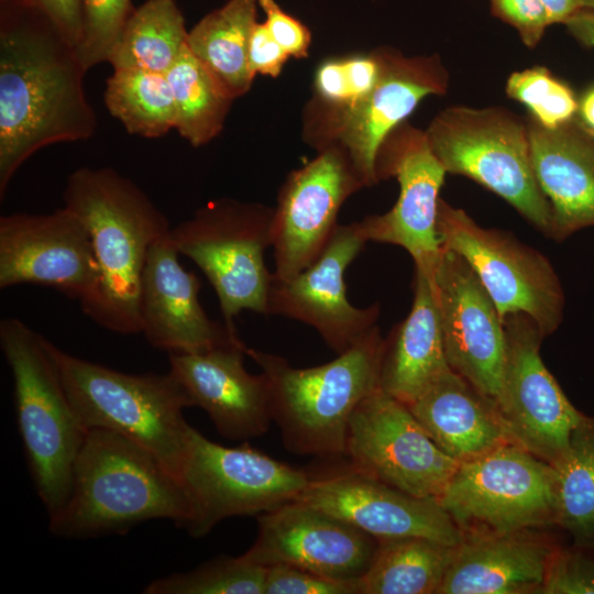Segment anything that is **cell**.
Listing matches in <instances>:
<instances>
[{"label": "cell", "mask_w": 594, "mask_h": 594, "mask_svg": "<svg viewBox=\"0 0 594 594\" xmlns=\"http://www.w3.org/2000/svg\"><path fill=\"white\" fill-rule=\"evenodd\" d=\"M0 25V199L38 150L90 139L97 118L86 68L73 46L40 12L4 2Z\"/></svg>", "instance_id": "obj_1"}, {"label": "cell", "mask_w": 594, "mask_h": 594, "mask_svg": "<svg viewBox=\"0 0 594 594\" xmlns=\"http://www.w3.org/2000/svg\"><path fill=\"white\" fill-rule=\"evenodd\" d=\"M63 200L87 229L99 266L96 289L79 302L82 312L111 332L141 333L143 271L151 245L172 228L166 216L110 167L74 170Z\"/></svg>", "instance_id": "obj_2"}, {"label": "cell", "mask_w": 594, "mask_h": 594, "mask_svg": "<svg viewBox=\"0 0 594 594\" xmlns=\"http://www.w3.org/2000/svg\"><path fill=\"white\" fill-rule=\"evenodd\" d=\"M189 516L180 481L154 454L119 433L89 429L68 498L48 528L57 537L91 538L125 534L152 519L185 528Z\"/></svg>", "instance_id": "obj_3"}, {"label": "cell", "mask_w": 594, "mask_h": 594, "mask_svg": "<svg viewBox=\"0 0 594 594\" xmlns=\"http://www.w3.org/2000/svg\"><path fill=\"white\" fill-rule=\"evenodd\" d=\"M384 339L376 326L322 365L294 367L272 353L248 348L266 376L273 422L286 450L301 455H344L350 417L378 388Z\"/></svg>", "instance_id": "obj_4"}, {"label": "cell", "mask_w": 594, "mask_h": 594, "mask_svg": "<svg viewBox=\"0 0 594 594\" xmlns=\"http://www.w3.org/2000/svg\"><path fill=\"white\" fill-rule=\"evenodd\" d=\"M13 380L18 427L36 492L48 516L66 503L88 430L67 395L50 341L18 318L0 322Z\"/></svg>", "instance_id": "obj_5"}, {"label": "cell", "mask_w": 594, "mask_h": 594, "mask_svg": "<svg viewBox=\"0 0 594 594\" xmlns=\"http://www.w3.org/2000/svg\"><path fill=\"white\" fill-rule=\"evenodd\" d=\"M50 349L87 430L119 433L179 476L191 427L183 414L190 403L169 372L128 374L72 355L51 341Z\"/></svg>", "instance_id": "obj_6"}, {"label": "cell", "mask_w": 594, "mask_h": 594, "mask_svg": "<svg viewBox=\"0 0 594 594\" xmlns=\"http://www.w3.org/2000/svg\"><path fill=\"white\" fill-rule=\"evenodd\" d=\"M425 132L447 174L465 176L496 194L552 238V211L535 177L526 119L504 107L452 106Z\"/></svg>", "instance_id": "obj_7"}, {"label": "cell", "mask_w": 594, "mask_h": 594, "mask_svg": "<svg viewBox=\"0 0 594 594\" xmlns=\"http://www.w3.org/2000/svg\"><path fill=\"white\" fill-rule=\"evenodd\" d=\"M274 208L219 198L172 227L179 255L190 258L210 282L224 323L234 327L242 310L267 315L272 275L264 252L273 242Z\"/></svg>", "instance_id": "obj_8"}, {"label": "cell", "mask_w": 594, "mask_h": 594, "mask_svg": "<svg viewBox=\"0 0 594 594\" xmlns=\"http://www.w3.org/2000/svg\"><path fill=\"white\" fill-rule=\"evenodd\" d=\"M437 502L462 539L557 528L554 469L514 442L459 463Z\"/></svg>", "instance_id": "obj_9"}, {"label": "cell", "mask_w": 594, "mask_h": 594, "mask_svg": "<svg viewBox=\"0 0 594 594\" xmlns=\"http://www.w3.org/2000/svg\"><path fill=\"white\" fill-rule=\"evenodd\" d=\"M178 479L190 508L184 529L201 538L227 518L261 515L294 501L311 475L248 443L224 447L190 427Z\"/></svg>", "instance_id": "obj_10"}, {"label": "cell", "mask_w": 594, "mask_h": 594, "mask_svg": "<svg viewBox=\"0 0 594 594\" xmlns=\"http://www.w3.org/2000/svg\"><path fill=\"white\" fill-rule=\"evenodd\" d=\"M437 231L441 244L461 255L506 315L529 316L544 337L563 319L564 293L550 261L508 232L476 223L463 209L439 200Z\"/></svg>", "instance_id": "obj_11"}, {"label": "cell", "mask_w": 594, "mask_h": 594, "mask_svg": "<svg viewBox=\"0 0 594 594\" xmlns=\"http://www.w3.org/2000/svg\"><path fill=\"white\" fill-rule=\"evenodd\" d=\"M381 75L373 90L354 108L311 124L304 140L317 151L338 145L365 187L378 183L376 160L386 138L428 96L446 95L450 75L438 54L407 56L392 47L376 48Z\"/></svg>", "instance_id": "obj_12"}, {"label": "cell", "mask_w": 594, "mask_h": 594, "mask_svg": "<svg viewBox=\"0 0 594 594\" xmlns=\"http://www.w3.org/2000/svg\"><path fill=\"white\" fill-rule=\"evenodd\" d=\"M344 455L364 475L435 499L459 465L432 441L407 405L380 388L353 410Z\"/></svg>", "instance_id": "obj_13"}, {"label": "cell", "mask_w": 594, "mask_h": 594, "mask_svg": "<svg viewBox=\"0 0 594 594\" xmlns=\"http://www.w3.org/2000/svg\"><path fill=\"white\" fill-rule=\"evenodd\" d=\"M376 174L378 182L395 177L399 194L391 210L361 221L367 241L405 249L415 270L432 277L442 252L437 215L447 172L432 152L425 130L407 121L398 125L380 148Z\"/></svg>", "instance_id": "obj_14"}, {"label": "cell", "mask_w": 594, "mask_h": 594, "mask_svg": "<svg viewBox=\"0 0 594 594\" xmlns=\"http://www.w3.org/2000/svg\"><path fill=\"white\" fill-rule=\"evenodd\" d=\"M507 354L499 413L514 440L553 465L585 414L568 399L540 356L546 338L527 315L503 318Z\"/></svg>", "instance_id": "obj_15"}, {"label": "cell", "mask_w": 594, "mask_h": 594, "mask_svg": "<svg viewBox=\"0 0 594 594\" xmlns=\"http://www.w3.org/2000/svg\"><path fill=\"white\" fill-rule=\"evenodd\" d=\"M431 279L448 365L498 408L507 342L493 299L468 262L443 245Z\"/></svg>", "instance_id": "obj_16"}, {"label": "cell", "mask_w": 594, "mask_h": 594, "mask_svg": "<svg viewBox=\"0 0 594 594\" xmlns=\"http://www.w3.org/2000/svg\"><path fill=\"white\" fill-rule=\"evenodd\" d=\"M363 187L338 145L322 147L314 160L290 172L274 207L273 275L288 279L312 264L339 224L341 206Z\"/></svg>", "instance_id": "obj_17"}, {"label": "cell", "mask_w": 594, "mask_h": 594, "mask_svg": "<svg viewBox=\"0 0 594 594\" xmlns=\"http://www.w3.org/2000/svg\"><path fill=\"white\" fill-rule=\"evenodd\" d=\"M99 266L81 220L67 207L0 217V288L43 285L77 299L96 289Z\"/></svg>", "instance_id": "obj_18"}, {"label": "cell", "mask_w": 594, "mask_h": 594, "mask_svg": "<svg viewBox=\"0 0 594 594\" xmlns=\"http://www.w3.org/2000/svg\"><path fill=\"white\" fill-rule=\"evenodd\" d=\"M366 242L361 221L338 224L307 268L288 279L272 275L267 315L312 327L337 354L350 349L376 327L380 316L377 304L358 308L345 294L344 272Z\"/></svg>", "instance_id": "obj_19"}, {"label": "cell", "mask_w": 594, "mask_h": 594, "mask_svg": "<svg viewBox=\"0 0 594 594\" xmlns=\"http://www.w3.org/2000/svg\"><path fill=\"white\" fill-rule=\"evenodd\" d=\"M377 547L375 537L294 499L258 515L256 538L240 557L263 566L287 564L356 582L369 570Z\"/></svg>", "instance_id": "obj_20"}, {"label": "cell", "mask_w": 594, "mask_h": 594, "mask_svg": "<svg viewBox=\"0 0 594 594\" xmlns=\"http://www.w3.org/2000/svg\"><path fill=\"white\" fill-rule=\"evenodd\" d=\"M376 539L425 537L459 544L462 536L435 498L417 497L355 471L312 476L295 498Z\"/></svg>", "instance_id": "obj_21"}, {"label": "cell", "mask_w": 594, "mask_h": 594, "mask_svg": "<svg viewBox=\"0 0 594 594\" xmlns=\"http://www.w3.org/2000/svg\"><path fill=\"white\" fill-rule=\"evenodd\" d=\"M178 256L169 232L148 250L141 284V333L152 346L168 354L242 342L237 329L208 317L199 301L201 283L184 268Z\"/></svg>", "instance_id": "obj_22"}, {"label": "cell", "mask_w": 594, "mask_h": 594, "mask_svg": "<svg viewBox=\"0 0 594 594\" xmlns=\"http://www.w3.org/2000/svg\"><path fill=\"white\" fill-rule=\"evenodd\" d=\"M242 342L197 353H169V373L180 384L190 407L206 411L217 431L230 440H249L273 422L266 376L244 366Z\"/></svg>", "instance_id": "obj_23"}, {"label": "cell", "mask_w": 594, "mask_h": 594, "mask_svg": "<svg viewBox=\"0 0 594 594\" xmlns=\"http://www.w3.org/2000/svg\"><path fill=\"white\" fill-rule=\"evenodd\" d=\"M552 529L463 538L437 594H541L551 559L564 541Z\"/></svg>", "instance_id": "obj_24"}, {"label": "cell", "mask_w": 594, "mask_h": 594, "mask_svg": "<svg viewBox=\"0 0 594 594\" xmlns=\"http://www.w3.org/2000/svg\"><path fill=\"white\" fill-rule=\"evenodd\" d=\"M574 119L556 128L526 119L535 177L550 204L557 241L594 227V133Z\"/></svg>", "instance_id": "obj_25"}, {"label": "cell", "mask_w": 594, "mask_h": 594, "mask_svg": "<svg viewBox=\"0 0 594 594\" xmlns=\"http://www.w3.org/2000/svg\"><path fill=\"white\" fill-rule=\"evenodd\" d=\"M407 406L432 441L459 463L517 443L497 406L451 369Z\"/></svg>", "instance_id": "obj_26"}, {"label": "cell", "mask_w": 594, "mask_h": 594, "mask_svg": "<svg viewBox=\"0 0 594 594\" xmlns=\"http://www.w3.org/2000/svg\"><path fill=\"white\" fill-rule=\"evenodd\" d=\"M448 369L432 279L415 270L410 311L384 339L378 388L409 405Z\"/></svg>", "instance_id": "obj_27"}, {"label": "cell", "mask_w": 594, "mask_h": 594, "mask_svg": "<svg viewBox=\"0 0 594 594\" xmlns=\"http://www.w3.org/2000/svg\"><path fill=\"white\" fill-rule=\"evenodd\" d=\"M257 0H228L188 31L187 46L218 88L234 100L252 87L249 42L256 24Z\"/></svg>", "instance_id": "obj_28"}, {"label": "cell", "mask_w": 594, "mask_h": 594, "mask_svg": "<svg viewBox=\"0 0 594 594\" xmlns=\"http://www.w3.org/2000/svg\"><path fill=\"white\" fill-rule=\"evenodd\" d=\"M458 546L416 536L380 539L360 594H437Z\"/></svg>", "instance_id": "obj_29"}, {"label": "cell", "mask_w": 594, "mask_h": 594, "mask_svg": "<svg viewBox=\"0 0 594 594\" xmlns=\"http://www.w3.org/2000/svg\"><path fill=\"white\" fill-rule=\"evenodd\" d=\"M188 31L175 0H146L134 9L108 63L166 74L187 47Z\"/></svg>", "instance_id": "obj_30"}, {"label": "cell", "mask_w": 594, "mask_h": 594, "mask_svg": "<svg viewBox=\"0 0 594 594\" xmlns=\"http://www.w3.org/2000/svg\"><path fill=\"white\" fill-rule=\"evenodd\" d=\"M552 466L557 528L566 542L594 546V416L584 415Z\"/></svg>", "instance_id": "obj_31"}, {"label": "cell", "mask_w": 594, "mask_h": 594, "mask_svg": "<svg viewBox=\"0 0 594 594\" xmlns=\"http://www.w3.org/2000/svg\"><path fill=\"white\" fill-rule=\"evenodd\" d=\"M103 98L108 112L132 135L156 139L175 129V102L166 74L113 69Z\"/></svg>", "instance_id": "obj_32"}, {"label": "cell", "mask_w": 594, "mask_h": 594, "mask_svg": "<svg viewBox=\"0 0 594 594\" xmlns=\"http://www.w3.org/2000/svg\"><path fill=\"white\" fill-rule=\"evenodd\" d=\"M166 76L174 97L178 134L194 147L217 138L234 100L222 94L188 46Z\"/></svg>", "instance_id": "obj_33"}, {"label": "cell", "mask_w": 594, "mask_h": 594, "mask_svg": "<svg viewBox=\"0 0 594 594\" xmlns=\"http://www.w3.org/2000/svg\"><path fill=\"white\" fill-rule=\"evenodd\" d=\"M381 75L377 50L366 54L329 57L316 68L312 98L304 111V124L342 114L361 102Z\"/></svg>", "instance_id": "obj_34"}, {"label": "cell", "mask_w": 594, "mask_h": 594, "mask_svg": "<svg viewBox=\"0 0 594 594\" xmlns=\"http://www.w3.org/2000/svg\"><path fill=\"white\" fill-rule=\"evenodd\" d=\"M267 566L220 556L148 583L145 594H264Z\"/></svg>", "instance_id": "obj_35"}, {"label": "cell", "mask_w": 594, "mask_h": 594, "mask_svg": "<svg viewBox=\"0 0 594 594\" xmlns=\"http://www.w3.org/2000/svg\"><path fill=\"white\" fill-rule=\"evenodd\" d=\"M505 91L546 128L566 123L579 111L572 89L544 66L535 65L512 73L506 80Z\"/></svg>", "instance_id": "obj_36"}, {"label": "cell", "mask_w": 594, "mask_h": 594, "mask_svg": "<svg viewBox=\"0 0 594 594\" xmlns=\"http://www.w3.org/2000/svg\"><path fill=\"white\" fill-rule=\"evenodd\" d=\"M82 35L76 47L86 70L109 61L134 8L131 0H81Z\"/></svg>", "instance_id": "obj_37"}, {"label": "cell", "mask_w": 594, "mask_h": 594, "mask_svg": "<svg viewBox=\"0 0 594 594\" xmlns=\"http://www.w3.org/2000/svg\"><path fill=\"white\" fill-rule=\"evenodd\" d=\"M541 594H594V546L561 542Z\"/></svg>", "instance_id": "obj_38"}, {"label": "cell", "mask_w": 594, "mask_h": 594, "mask_svg": "<svg viewBox=\"0 0 594 594\" xmlns=\"http://www.w3.org/2000/svg\"><path fill=\"white\" fill-rule=\"evenodd\" d=\"M264 594H360L359 581L329 579L287 564L267 566Z\"/></svg>", "instance_id": "obj_39"}, {"label": "cell", "mask_w": 594, "mask_h": 594, "mask_svg": "<svg viewBox=\"0 0 594 594\" xmlns=\"http://www.w3.org/2000/svg\"><path fill=\"white\" fill-rule=\"evenodd\" d=\"M494 16L510 25L528 48H535L550 25L540 0H490Z\"/></svg>", "instance_id": "obj_40"}, {"label": "cell", "mask_w": 594, "mask_h": 594, "mask_svg": "<svg viewBox=\"0 0 594 594\" xmlns=\"http://www.w3.org/2000/svg\"><path fill=\"white\" fill-rule=\"evenodd\" d=\"M257 3L265 14L264 24L270 34L289 57H308L311 43L309 29L282 9L275 0H257Z\"/></svg>", "instance_id": "obj_41"}, {"label": "cell", "mask_w": 594, "mask_h": 594, "mask_svg": "<svg viewBox=\"0 0 594 594\" xmlns=\"http://www.w3.org/2000/svg\"><path fill=\"white\" fill-rule=\"evenodd\" d=\"M43 14L75 47L82 35L81 0H19Z\"/></svg>", "instance_id": "obj_42"}, {"label": "cell", "mask_w": 594, "mask_h": 594, "mask_svg": "<svg viewBox=\"0 0 594 594\" xmlns=\"http://www.w3.org/2000/svg\"><path fill=\"white\" fill-rule=\"evenodd\" d=\"M289 58L264 22H256L249 42V64L253 74L276 78Z\"/></svg>", "instance_id": "obj_43"}, {"label": "cell", "mask_w": 594, "mask_h": 594, "mask_svg": "<svg viewBox=\"0 0 594 594\" xmlns=\"http://www.w3.org/2000/svg\"><path fill=\"white\" fill-rule=\"evenodd\" d=\"M569 33L585 46L594 47V12L580 9L563 23Z\"/></svg>", "instance_id": "obj_44"}, {"label": "cell", "mask_w": 594, "mask_h": 594, "mask_svg": "<svg viewBox=\"0 0 594 594\" xmlns=\"http://www.w3.org/2000/svg\"><path fill=\"white\" fill-rule=\"evenodd\" d=\"M544 7L550 25L564 23L574 12L581 9L578 0H540Z\"/></svg>", "instance_id": "obj_45"}, {"label": "cell", "mask_w": 594, "mask_h": 594, "mask_svg": "<svg viewBox=\"0 0 594 594\" xmlns=\"http://www.w3.org/2000/svg\"><path fill=\"white\" fill-rule=\"evenodd\" d=\"M581 122L594 133V87L591 88L579 103Z\"/></svg>", "instance_id": "obj_46"}, {"label": "cell", "mask_w": 594, "mask_h": 594, "mask_svg": "<svg viewBox=\"0 0 594 594\" xmlns=\"http://www.w3.org/2000/svg\"><path fill=\"white\" fill-rule=\"evenodd\" d=\"M581 9L594 12V0H578Z\"/></svg>", "instance_id": "obj_47"}, {"label": "cell", "mask_w": 594, "mask_h": 594, "mask_svg": "<svg viewBox=\"0 0 594 594\" xmlns=\"http://www.w3.org/2000/svg\"><path fill=\"white\" fill-rule=\"evenodd\" d=\"M10 1H13V0H1L2 3L10 2Z\"/></svg>", "instance_id": "obj_48"}]
</instances>
